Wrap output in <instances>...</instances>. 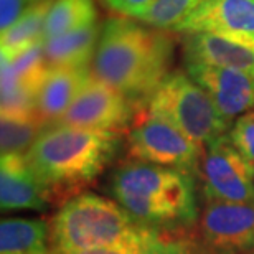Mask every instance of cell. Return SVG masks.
<instances>
[{"instance_id":"obj_23","label":"cell","mask_w":254,"mask_h":254,"mask_svg":"<svg viewBox=\"0 0 254 254\" xmlns=\"http://www.w3.org/2000/svg\"><path fill=\"white\" fill-rule=\"evenodd\" d=\"M28 0H0V33L7 32L30 7Z\"/></svg>"},{"instance_id":"obj_19","label":"cell","mask_w":254,"mask_h":254,"mask_svg":"<svg viewBox=\"0 0 254 254\" xmlns=\"http://www.w3.org/2000/svg\"><path fill=\"white\" fill-rule=\"evenodd\" d=\"M43 123L32 113H2L0 140L3 154H22L32 149L33 142L42 134Z\"/></svg>"},{"instance_id":"obj_25","label":"cell","mask_w":254,"mask_h":254,"mask_svg":"<svg viewBox=\"0 0 254 254\" xmlns=\"http://www.w3.org/2000/svg\"><path fill=\"white\" fill-rule=\"evenodd\" d=\"M155 254H195L191 250V246L184 240H170L164 248H160Z\"/></svg>"},{"instance_id":"obj_3","label":"cell","mask_w":254,"mask_h":254,"mask_svg":"<svg viewBox=\"0 0 254 254\" xmlns=\"http://www.w3.org/2000/svg\"><path fill=\"white\" fill-rule=\"evenodd\" d=\"M111 193L147 226H189L198 216L195 182L187 170L130 160L113 174Z\"/></svg>"},{"instance_id":"obj_22","label":"cell","mask_w":254,"mask_h":254,"mask_svg":"<svg viewBox=\"0 0 254 254\" xmlns=\"http://www.w3.org/2000/svg\"><path fill=\"white\" fill-rule=\"evenodd\" d=\"M233 147L254 165V113L240 116L228 130Z\"/></svg>"},{"instance_id":"obj_21","label":"cell","mask_w":254,"mask_h":254,"mask_svg":"<svg viewBox=\"0 0 254 254\" xmlns=\"http://www.w3.org/2000/svg\"><path fill=\"white\" fill-rule=\"evenodd\" d=\"M170 240H174V238L164 233L160 228L150 226L145 231L139 233V235L127 238V240L116 243V245L74 254H155Z\"/></svg>"},{"instance_id":"obj_24","label":"cell","mask_w":254,"mask_h":254,"mask_svg":"<svg viewBox=\"0 0 254 254\" xmlns=\"http://www.w3.org/2000/svg\"><path fill=\"white\" fill-rule=\"evenodd\" d=\"M111 10L124 17H132L139 20L155 0H103Z\"/></svg>"},{"instance_id":"obj_10","label":"cell","mask_w":254,"mask_h":254,"mask_svg":"<svg viewBox=\"0 0 254 254\" xmlns=\"http://www.w3.org/2000/svg\"><path fill=\"white\" fill-rule=\"evenodd\" d=\"M187 74L211 96L230 124L254 108V76L245 71L187 62Z\"/></svg>"},{"instance_id":"obj_4","label":"cell","mask_w":254,"mask_h":254,"mask_svg":"<svg viewBox=\"0 0 254 254\" xmlns=\"http://www.w3.org/2000/svg\"><path fill=\"white\" fill-rule=\"evenodd\" d=\"M147 228L116 200L86 191L71 196L57 211L50 241L55 253L74 254L116 245Z\"/></svg>"},{"instance_id":"obj_8","label":"cell","mask_w":254,"mask_h":254,"mask_svg":"<svg viewBox=\"0 0 254 254\" xmlns=\"http://www.w3.org/2000/svg\"><path fill=\"white\" fill-rule=\"evenodd\" d=\"M135 104L93 74L58 124L121 134L130 129Z\"/></svg>"},{"instance_id":"obj_20","label":"cell","mask_w":254,"mask_h":254,"mask_svg":"<svg viewBox=\"0 0 254 254\" xmlns=\"http://www.w3.org/2000/svg\"><path fill=\"white\" fill-rule=\"evenodd\" d=\"M205 0H155L139 18L159 30H174L185 22Z\"/></svg>"},{"instance_id":"obj_13","label":"cell","mask_w":254,"mask_h":254,"mask_svg":"<svg viewBox=\"0 0 254 254\" xmlns=\"http://www.w3.org/2000/svg\"><path fill=\"white\" fill-rule=\"evenodd\" d=\"M91 78L93 68L89 66H48L35 94V114L38 119L58 124Z\"/></svg>"},{"instance_id":"obj_12","label":"cell","mask_w":254,"mask_h":254,"mask_svg":"<svg viewBox=\"0 0 254 254\" xmlns=\"http://www.w3.org/2000/svg\"><path fill=\"white\" fill-rule=\"evenodd\" d=\"M177 32H208L254 40V0H205Z\"/></svg>"},{"instance_id":"obj_17","label":"cell","mask_w":254,"mask_h":254,"mask_svg":"<svg viewBox=\"0 0 254 254\" xmlns=\"http://www.w3.org/2000/svg\"><path fill=\"white\" fill-rule=\"evenodd\" d=\"M52 2L32 3L28 10L0 37V50L3 60H15L43 43L45 20Z\"/></svg>"},{"instance_id":"obj_27","label":"cell","mask_w":254,"mask_h":254,"mask_svg":"<svg viewBox=\"0 0 254 254\" xmlns=\"http://www.w3.org/2000/svg\"><path fill=\"white\" fill-rule=\"evenodd\" d=\"M47 254H58V253H47Z\"/></svg>"},{"instance_id":"obj_14","label":"cell","mask_w":254,"mask_h":254,"mask_svg":"<svg viewBox=\"0 0 254 254\" xmlns=\"http://www.w3.org/2000/svg\"><path fill=\"white\" fill-rule=\"evenodd\" d=\"M185 62L231 68L254 76V40L208 32L189 35Z\"/></svg>"},{"instance_id":"obj_16","label":"cell","mask_w":254,"mask_h":254,"mask_svg":"<svg viewBox=\"0 0 254 254\" xmlns=\"http://www.w3.org/2000/svg\"><path fill=\"white\" fill-rule=\"evenodd\" d=\"M50 225L42 218H3L0 254H47Z\"/></svg>"},{"instance_id":"obj_2","label":"cell","mask_w":254,"mask_h":254,"mask_svg":"<svg viewBox=\"0 0 254 254\" xmlns=\"http://www.w3.org/2000/svg\"><path fill=\"white\" fill-rule=\"evenodd\" d=\"M121 147V134L55 124L42 130L27 159L53 196L79 190L106 170Z\"/></svg>"},{"instance_id":"obj_11","label":"cell","mask_w":254,"mask_h":254,"mask_svg":"<svg viewBox=\"0 0 254 254\" xmlns=\"http://www.w3.org/2000/svg\"><path fill=\"white\" fill-rule=\"evenodd\" d=\"M52 191L30 165L27 155L3 154L0 162V206L3 211H42L52 200Z\"/></svg>"},{"instance_id":"obj_5","label":"cell","mask_w":254,"mask_h":254,"mask_svg":"<svg viewBox=\"0 0 254 254\" xmlns=\"http://www.w3.org/2000/svg\"><path fill=\"white\" fill-rule=\"evenodd\" d=\"M145 106L147 113L167 119L200 147L210 145L230 130V123L211 96L184 71L167 74Z\"/></svg>"},{"instance_id":"obj_7","label":"cell","mask_w":254,"mask_h":254,"mask_svg":"<svg viewBox=\"0 0 254 254\" xmlns=\"http://www.w3.org/2000/svg\"><path fill=\"white\" fill-rule=\"evenodd\" d=\"M201 179L208 201H254V165L233 147L228 134L205 147Z\"/></svg>"},{"instance_id":"obj_18","label":"cell","mask_w":254,"mask_h":254,"mask_svg":"<svg viewBox=\"0 0 254 254\" xmlns=\"http://www.w3.org/2000/svg\"><path fill=\"white\" fill-rule=\"evenodd\" d=\"M98 23L93 0H53L45 20V38H53Z\"/></svg>"},{"instance_id":"obj_1","label":"cell","mask_w":254,"mask_h":254,"mask_svg":"<svg viewBox=\"0 0 254 254\" xmlns=\"http://www.w3.org/2000/svg\"><path fill=\"white\" fill-rule=\"evenodd\" d=\"M170 40L123 17L101 27L93 74L137 104L147 101L169 74Z\"/></svg>"},{"instance_id":"obj_15","label":"cell","mask_w":254,"mask_h":254,"mask_svg":"<svg viewBox=\"0 0 254 254\" xmlns=\"http://www.w3.org/2000/svg\"><path fill=\"white\" fill-rule=\"evenodd\" d=\"M99 35L101 27L93 23L60 37L43 40V57L47 66H93Z\"/></svg>"},{"instance_id":"obj_26","label":"cell","mask_w":254,"mask_h":254,"mask_svg":"<svg viewBox=\"0 0 254 254\" xmlns=\"http://www.w3.org/2000/svg\"><path fill=\"white\" fill-rule=\"evenodd\" d=\"M30 3H42V2H53V0H28Z\"/></svg>"},{"instance_id":"obj_9","label":"cell","mask_w":254,"mask_h":254,"mask_svg":"<svg viewBox=\"0 0 254 254\" xmlns=\"http://www.w3.org/2000/svg\"><path fill=\"white\" fill-rule=\"evenodd\" d=\"M203 241L218 253L254 250V201H208L201 213Z\"/></svg>"},{"instance_id":"obj_6","label":"cell","mask_w":254,"mask_h":254,"mask_svg":"<svg viewBox=\"0 0 254 254\" xmlns=\"http://www.w3.org/2000/svg\"><path fill=\"white\" fill-rule=\"evenodd\" d=\"M127 152L132 160L190 174L198 169L203 157V147L167 119L150 113L127 132Z\"/></svg>"}]
</instances>
